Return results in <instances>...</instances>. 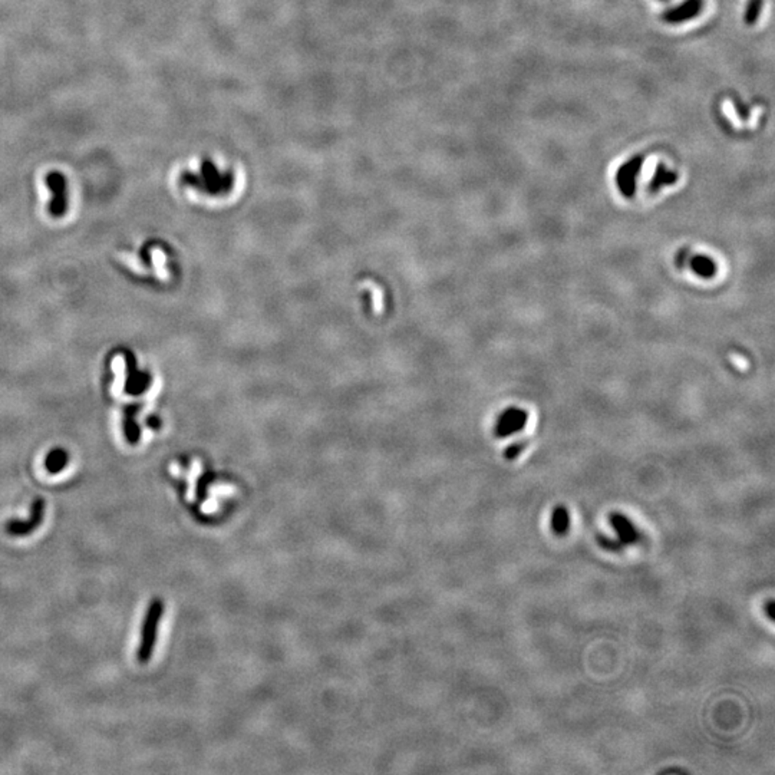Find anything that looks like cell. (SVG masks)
<instances>
[{"instance_id":"52a82bcc","label":"cell","mask_w":775,"mask_h":775,"mask_svg":"<svg viewBox=\"0 0 775 775\" xmlns=\"http://www.w3.org/2000/svg\"><path fill=\"white\" fill-rule=\"evenodd\" d=\"M609 520H610V524H612L613 530L616 531V534L619 537L620 545L631 546V545H636V542L640 541L642 534L629 517L620 514V513H613V514H610Z\"/></svg>"},{"instance_id":"9a60e30c","label":"cell","mask_w":775,"mask_h":775,"mask_svg":"<svg viewBox=\"0 0 775 775\" xmlns=\"http://www.w3.org/2000/svg\"><path fill=\"white\" fill-rule=\"evenodd\" d=\"M767 614H768L769 619H774V602L772 600H769L767 603Z\"/></svg>"},{"instance_id":"30bf717a","label":"cell","mask_w":775,"mask_h":775,"mask_svg":"<svg viewBox=\"0 0 775 775\" xmlns=\"http://www.w3.org/2000/svg\"><path fill=\"white\" fill-rule=\"evenodd\" d=\"M689 266L692 268L693 273L696 276H700L702 279H711L715 276L717 273V266H715V261L708 257V256H704V254H696V256H692L690 257V261H689Z\"/></svg>"},{"instance_id":"ba28073f","label":"cell","mask_w":775,"mask_h":775,"mask_svg":"<svg viewBox=\"0 0 775 775\" xmlns=\"http://www.w3.org/2000/svg\"><path fill=\"white\" fill-rule=\"evenodd\" d=\"M704 0H685L679 6L669 9L664 13V20L671 25H678L696 18L702 12Z\"/></svg>"},{"instance_id":"277c9868","label":"cell","mask_w":775,"mask_h":775,"mask_svg":"<svg viewBox=\"0 0 775 775\" xmlns=\"http://www.w3.org/2000/svg\"><path fill=\"white\" fill-rule=\"evenodd\" d=\"M45 517V501L44 498H36L32 504L30 517L26 520H11L6 524V531L13 537H25L32 534L39 526L42 524Z\"/></svg>"},{"instance_id":"9c48e42d","label":"cell","mask_w":775,"mask_h":775,"mask_svg":"<svg viewBox=\"0 0 775 775\" xmlns=\"http://www.w3.org/2000/svg\"><path fill=\"white\" fill-rule=\"evenodd\" d=\"M676 181H678V174L675 171L668 170L664 163H659L656 166V171L653 174V178L647 185V191L652 192V194H656L666 185L676 184Z\"/></svg>"},{"instance_id":"8992f818","label":"cell","mask_w":775,"mask_h":775,"mask_svg":"<svg viewBox=\"0 0 775 775\" xmlns=\"http://www.w3.org/2000/svg\"><path fill=\"white\" fill-rule=\"evenodd\" d=\"M46 185L52 194V200L49 204V211L54 217H61L65 214L68 207V191L65 175L59 171H52L46 175Z\"/></svg>"},{"instance_id":"5b68a950","label":"cell","mask_w":775,"mask_h":775,"mask_svg":"<svg viewBox=\"0 0 775 775\" xmlns=\"http://www.w3.org/2000/svg\"><path fill=\"white\" fill-rule=\"evenodd\" d=\"M528 414L524 409H520L517 407L509 408L500 415L495 423V435L498 438H507L510 435H514L526 428Z\"/></svg>"},{"instance_id":"3957f363","label":"cell","mask_w":775,"mask_h":775,"mask_svg":"<svg viewBox=\"0 0 775 775\" xmlns=\"http://www.w3.org/2000/svg\"><path fill=\"white\" fill-rule=\"evenodd\" d=\"M643 157L642 155H635L633 159L626 161L625 164L620 166V168L616 173V184L617 188L626 199H632L636 192V182L638 175L643 166Z\"/></svg>"},{"instance_id":"4fadbf2b","label":"cell","mask_w":775,"mask_h":775,"mask_svg":"<svg viewBox=\"0 0 775 775\" xmlns=\"http://www.w3.org/2000/svg\"><path fill=\"white\" fill-rule=\"evenodd\" d=\"M762 5H764V0H748V5L745 9L747 25H754L758 20L762 11Z\"/></svg>"},{"instance_id":"7c38bea8","label":"cell","mask_w":775,"mask_h":775,"mask_svg":"<svg viewBox=\"0 0 775 775\" xmlns=\"http://www.w3.org/2000/svg\"><path fill=\"white\" fill-rule=\"evenodd\" d=\"M66 462H68V454L63 450H54L49 452L45 461V465L49 473L56 474L66 467Z\"/></svg>"},{"instance_id":"5bb4252c","label":"cell","mask_w":775,"mask_h":775,"mask_svg":"<svg viewBox=\"0 0 775 775\" xmlns=\"http://www.w3.org/2000/svg\"><path fill=\"white\" fill-rule=\"evenodd\" d=\"M524 448H526V444H523V442H516V444L510 445L506 451V458L507 459H516L524 451Z\"/></svg>"},{"instance_id":"6da1fadb","label":"cell","mask_w":775,"mask_h":775,"mask_svg":"<svg viewBox=\"0 0 775 775\" xmlns=\"http://www.w3.org/2000/svg\"><path fill=\"white\" fill-rule=\"evenodd\" d=\"M182 185L197 188L199 191L218 196L230 191L235 182V175L230 170H220L218 166L211 160H204L200 164L199 173L184 171L180 177Z\"/></svg>"},{"instance_id":"8fae6325","label":"cell","mask_w":775,"mask_h":775,"mask_svg":"<svg viewBox=\"0 0 775 775\" xmlns=\"http://www.w3.org/2000/svg\"><path fill=\"white\" fill-rule=\"evenodd\" d=\"M552 530L560 537L566 535L570 530V514L564 506L554 507L552 513Z\"/></svg>"},{"instance_id":"7a4b0ae2","label":"cell","mask_w":775,"mask_h":775,"mask_svg":"<svg viewBox=\"0 0 775 775\" xmlns=\"http://www.w3.org/2000/svg\"><path fill=\"white\" fill-rule=\"evenodd\" d=\"M163 612H164L163 600L152 599L147 609L144 622H142V629H141V639H140V646L137 653L140 664H147L152 656L155 643H157L159 626L161 622Z\"/></svg>"}]
</instances>
